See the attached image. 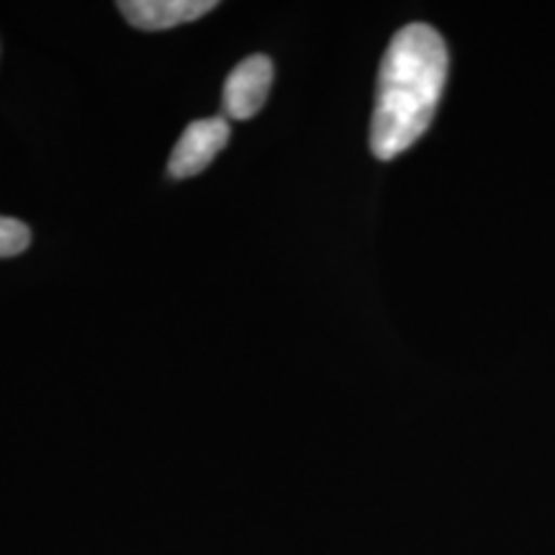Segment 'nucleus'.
<instances>
[{
    "mask_svg": "<svg viewBox=\"0 0 555 555\" xmlns=\"http://www.w3.org/2000/svg\"><path fill=\"white\" fill-rule=\"evenodd\" d=\"M448 82V47L433 26L409 24L397 31L380 62L371 150L393 159L425 134Z\"/></svg>",
    "mask_w": 555,
    "mask_h": 555,
    "instance_id": "1",
    "label": "nucleus"
},
{
    "mask_svg": "<svg viewBox=\"0 0 555 555\" xmlns=\"http://www.w3.org/2000/svg\"><path fill=\"white\" fill-rule=\"evenodd\" d=\"M229 142V124L224 116H214V119L193 121L183 137L178 139L176 150H172L168 172L172 178H193L204 172L214 157L227 147Z\"/></svg>",
    "mask_w": 555,
    "mask_h": 555,
    "instance_id": "2",
    "label": "nucleus"
},
{
    "mask_svg": "<svg viewBox=\"0 0 555 555\" xmlns=\"http://www.w3.org/2000/svg\"><path fill=\"white\" fill-rule=\"evenodd\" d=\"M273 86V62L266 54H253L229 73L224 82V114L229 119H253L266 106Z\"/></svg>",
    "mask_w": 555,
    "mask_h": 555,
    "instance_id": "3",
    "label": "nucleus"
},
{
    "mask_svg": "<svg viewBox=\"0 0 555 555\" xmlns=\"http://www.w3.org/2000/svg\"><path fill=\"white\" fill-rule=\"evenodd\" d=\"M217 9L214 0H121L119 11L131 26L142 31H165L191 24Z\"/></svg>",
    "mask_w": 555,
    "mask_h": 555,
    "instance_id": "4",
    "label": "nucleus"
},
{
    "mask_svg": "<svg viewBox=\"0 0 555 555\" xmlns=\"http://www.w3.org/2000/svg\"><path fill=\"white\" fill-rule=\"evenodd\" d=\"M31 245V229L13 217H0V258H16Z\"/></svg>",
    "mask_w": 555,
    "mask_h": 555,
    "instance_id": "5",
    "label": "nucleus"
}]
</instances>
